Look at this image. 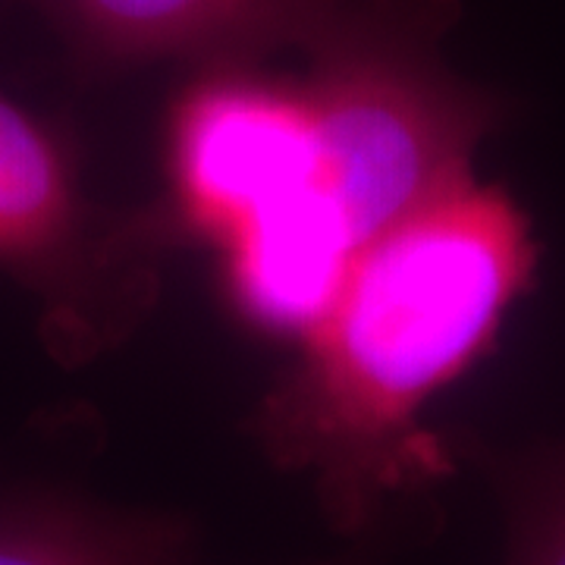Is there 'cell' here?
<instances>
[{"label":"cell","instance_id":"obj_6","mask_svg":"<svg viewBox=\"0 0 565 565\" xmlns=\"http://www.w3.org/2000/svg\"><path fill=\"white\" fill-rule=\"evenodd\" d=\"M189 525L66 493L0 503V565H182Z\"/></svg>","mask_w":565,"mask_h":565},{"label":"cell","instance_id":"obj_2","mask_svg":"<svg viewBox=\"0 0 565 565\" xmlns=\"http://www.w3.org/2000/svg\"><path fill=\"white\" fill-rule=\"evenodd\" d=\"M456 17V0H349L308 54L318 189L359 248L475 177L478 148L509 117L500 92L444 61L440 41Z\"/></svg>","mask_w":565,"mask_h":565},{"label":"cell","instance_id":"obj_4","mask_svg":"<svg viewBox=\"0 0 565 565\" xmlns=\"http://www.w3.org/2000/svg\"><path fill=\"white\" fill-rule=\"evenodd\" d=\"M321 136L305 76L264 63L192 70L163 120V192L148 204L170 248L217 245L318 185Z\"/></svg>","mask_w":565,"mask_h":565},{"label":"cell","instance_id":"obj_3","mask_svg":"<svg viewBox=\"0 0 565 565\" xmlns=\"http://www.w3.org/2000/svg\"><path fill=\"white\" fill-rule=\"evenodd\" d=\"M170 252L148 207L92 202L70 139L0 88V274L39 302L63 362L95 359L139 327Z\"/></svg>","mask_w":565,"mask_h":565},{"label":"cell","instance_id":"obj_5","mask_svg":"<svg viewBox=\"0 0 565 565\" xmlns=\"http://www.w3.org/2000/svg\"><path fill=\"white\" fill-rule=\"evenodd\" d=\"M70 57L92 76L182 63L189 70L305 57L349 0H35Z\"/></svg>","mask_w":565,"mask_h":565},{"label":"cell","instance_id":"obj_1","mask_svg":"<svg viewBox=\"0 0 565 565\" xmlns=\"http://www.w3.org/2000/svg\"><path fill=\"white\" fill-rule=\"evenodd\" d=\"M534 274L522 204L478 177L449 185L359 252L255 408V444L311 481L337 531L371 527L396 497L452 471L424 412L493 349Z\"/></svg>","mask_w":565,"mask_h":565},{"label":"cell","instance_id":"obj_7","mask_svg":"<svg viewBox=\"0 0 565 565\" xmlns=\"http://www.w3.org/2000/svg\"><path fill=\"white\" fill-rule=\"evenodd\" d=\"M505 565H565V440L493 459Z\"/></svg>","mask_w":565,"mask_h":565}]
</instances>
